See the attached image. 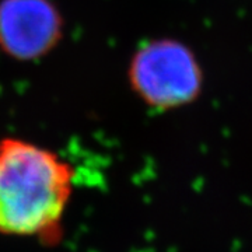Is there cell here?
Instances as JSON below:
<instances>
[{"instance_id": "6da1fadb", "label": "cell", "mask_w": 252, "mask_h": 252, "mask_svg": "<svg viewBox=\"0 0 252 252\" xmlns=\"http://www.w3.org/2000/svg\"><path fill=\"white\" fill-rule=\"evenodd\" d=\"M76 171L55 150L18 136L0 139V235L54 247L63 238Z\"/></svg>"}, {"instance_id": "7a4b0ae2", "label": "cell", "mask_w": 252, "mask_h": 252, "mask_svg": "<svg viewBox=\"0 0 252 252\" xmlns=\"http://www.w3.org/2000/svg\"><path fill=\"white\" fill-rule=\"evenodd\" d=\"M62 38V17L49 0H1L0 48L27 62L42 58Z\"/></svg>"}]
</instances>
